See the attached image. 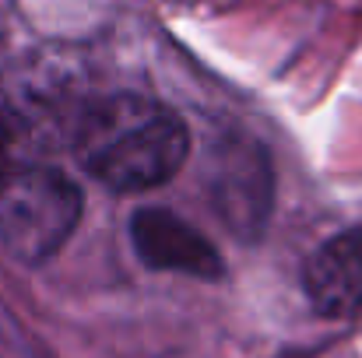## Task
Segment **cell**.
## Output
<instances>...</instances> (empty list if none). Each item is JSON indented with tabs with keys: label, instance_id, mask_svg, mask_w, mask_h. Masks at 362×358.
<instances>
[{
	"label": "cell",
	"instance_id": "6da1fadb",
	"mask_svg": "<svg viewBox=\"0 0 362 358\" xmlns=\"http://www.w3.org/2000/svg\"><path fill=\"white\" fill-rule=\"evenodd\" d=\"M74 155L85 172L120 193L162 186L190 155L187 123L141 95L95 102L74 126Z\"/></svg>",
	"mask_w": 362,
	"mask_h": 358
},
{
	"label": "cell",
	"instance_id": "7a4b0ae2",
	"mask_svg": "<svg viewBox=\"0 0 362 358\" xmlns=\"http://www.w3.org/2000/svg\"><path fill=\"white\" fill-rule=\"evenodd\" d=\"M81 218V190L71 176L25 165L0 190V242L21 263H42L64 249Z\"/></svg>",
	"mask_w": 362,
	"mask_h": 358
},
{
	"label": "cell",
	"instance_id": "3957f363",
	"mask_svg": "<svg viewBox=\"0 0 362 358\" xmlns=\"http://www.w3.org/2000/svg\"><path fill=\"white\" fill-rule=\"evenodd\" d=\"M130 239H134L137 256L155 270H176V274L208 278V281L222 278V270H226L215 246L190 222H183L180 215H173L165 208L137 211L130 222Z\"/></svg>",
	"mask_w": 362,
	"mask_h": 358
},
{
	"label": "cell",
	"instance_id": "277c9868",
	"mask_svg": "<svg viewBox=\"0 0 362 358\" xmlns=\"http://www.w3.org/2000/svg\"><path fill=\"white\" fill-rule=\"evenodd\" d=\"M310 302L334 320L362 316V229L327 239L303 274Z\"/></svg>",
	"mask_w": 362,
	"mask_h": 358
},
{
	"label": "cell",
	"instance_id": "5b68a950",
	"mask_svg": "<svg viewBox=\"0 0 362 358\" xmlns=\"http://www.w3.org/2000/svg\"><path fill=\"white\" fill-rule=\"evenodd\" d=\"M211 197L222 218L236 229H257L264 225L267 201H271V179L264 151L229 144L211 169Z\"/></svg>",
	"mask_w": 362,
	"mask_h": 358
},
{
	"label": "cell",
	"instance_id": "8992f818",
	"mask_svg": "<svg viewBox=\"0 0 362 358\" xmlns=\"http://www.w3.org/2000/svg\"><path fill=\"white\" fill-rule=\"evenodd\" d=\"M18 148H21V130H18V123L0 113V190L7 186V179H11L18 169H25V165H18Z\"/></svg>",
	"mask_w": 362,
	"mask_h": 358
}]
</instances>
